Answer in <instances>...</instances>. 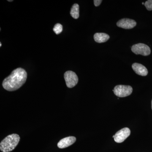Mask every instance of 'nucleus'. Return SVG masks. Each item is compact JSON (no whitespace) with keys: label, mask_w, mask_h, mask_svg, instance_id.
<instances>
[{"label":"nucleus","mask_w":152,"mask_h":152,"mask_svg":"<svg viewBox=\"0 0 152 152\" xmlns=\"http://www.w3.org/2000/svg\"><path fill=\"white\" fill-rule=\"evenodd\" d=\"M27 78L26 72L21 68H18L3 81V88L9 91H16L26 83Z\"/></svg>","instance_id":"1"},{"label":"nucleus","mask_w":152,"mask_h":152,"mask_svg":"<svg viewBox=\"0 0 152 152\" xmlns=\"http://www.w3.org/2000/svg\"><path fill=\"white\" fill-rule=\"evenodd\" d=\"M20 140V137L17 134L9 135L1 142L0 150L3 152H9L15 148Z\"/></svg>","instance_id":"2"},{"label":"nucleus","mask_w":152,"mask_h":152,"mask_svg":"<svg viewBox=\"0 0 152 152\" xmlns=\"http://www.w3.org/2000/svg\"><path fill=\"white\" fill-rule=\"evenodd\" d=\"M114 94L119 97H125L129 96L133 91V88L131 86L118 85L114 88Z\"/></svg>","instance_id":"3"},{"label":"nucleus","mask_w":152,"mask_h":152,"mask_svg":"<svg viewBox=\"0 0 152 152\" xmlns=\"http://www.w3.org/2000/svg\"><path fill=\"white\" fill-rule=\"evenodd\" d=\"M66 85L69 88H72L76 86L78 82V78L75 73L71 71L66 72L64 75Z\"/></svg>","instance_id":"4"},{"label":"nucleus","mask_w":152,"mask_h":152,"mask_svg":"<svg viewBox=\"0 0 152 152\" xmlns=\"http://www.w3.org/2000/svg\"><path fill=\"white\" fill-rule=\"evenodd\" d=\"M132 51L136 55L140 54L143 56H148L151 53L149 47L143 43L134 45L132 47Z\"/></svg>","instance_id":"5"},{"label":"nucleus","mask_w":152,"mask_h":152,"mask_svg":"<svg viewBox=\"0 0 152 152\" xmlns=\"http://www.w3.org/2000/svg\"><path fill=\"white\" fill-rule=\"evenodd\" d=\"M131 134L129 128H124L117 132L114 135V140L117 143H121L127 138Z\"/></svg>","instance_id":"6"},{"label":"nucleus","mask_w":152,"mask_h":152,"mask_svg":"<svg viewBox=\"0 0 152 152\" xmlns=\"http://www.w3.org/2000/svg\"><path fill=\"white\" fill-rule=\"evenodd\" d=\"M137 23L135 21L132 19L124 18L121 19L117 23V26L119 27L130 29L136 26Z\"/></svg>","instance_id":"7"},{"label":"nucleus","mask_w":152,"mask_h":152,"mask_svg":"<svg viewBox=\"0 0 152 152\" xmlns=\"http://www.w3.org/2000/svg\"><path fill=\"white\" fill-rule=\"evenodd\" d=\"M76 138L75 137H66L61 140L58 142V147L59 148L63 149L67 148L71 145L73 144L76 142Z\"/></svg>","instance_id":"8"},{"label":"nucleus","mask_w":152,"mask_h":152,"mask_svg":"<svg viewBox=\"0 0 152 152\" xmlns=\"http://www.w3.org/2000/svg\"><path fill=\"white\" fill-rule=\"evenodd\" d=\"M133 70L135 72L136 74L142 76H145L148 74V71L147 68L138 63H134L132 66Z\"/></svg>","instance_id":"9"},{"label":"nucleus","mask_w":152,"mask_h":152,"mask_svg":"<svg viewBox=\"0 0 152 152\" xmlns=\"http://www.w3.org/2000/svg\"><path fill=\"white\" fill-rule=\"evenodd\" d=\"M110 38L109 35L105 33H97L94 35V39L95 42L99 43L105 42L108 40Z\"/></svg>","instance_id":"10"},{"label":"nucleus","mask_w":152,"mask_h":152,"mask_svg":"<svg viewBox=\"0 0 152 152\" xmlns=\"http://www.w3.org/2000/svg\"><path fill=\"white\" fill-rule=\"evenodd\" d=\"M80 7L78 4H74L72 7L70 11V15L73 18L77 19L80 16Z\"/></svg>","instance_id":"11"},{"label":"nucleus","mask_w":152,"mask_h":152,"mask_svg":"<svg viewBox=\"0 0 152 152\" xmlns=\"http://www.w3.org/2000/svg\"><path fill=\"white\" fill-rule=\"evenodd\" d=\"M53 30L57 35L61 34L63 31L62 25L60 23L56 24L55 25L54 27Z\"/></svg>","instance_id":"12"},{"label":"nucleus","mask_w":152,"mask_h":152,"mask_svg":"<svg viewBox=\"0 0 152 152\" xmlns=\"http://www.w3.org/2000/svg\"><path fill=\"white\" fill-rule=\"evenodd\" d=\"M145 6L147 10L149 11L152 10V0L147 1L145 3Z\"/></svg>","instance_id":"13"},{"label":"nucleus","mask_w":152,"mask_h":152,"mask_svg":"<svg viewBox=\"0 0 152 152\" xmlns=\"http://www.w3.org/2000/svg\"><path fill=\"white\" fill-rule=\"evenodd\" d=\"M94 4L96 7H98L101 4L102 1V0H94Z\"/></svg>","instance_id":"14"},{"label":"nucleus","mask_w":152,"mask_h":152,"mask_svg":"<svg viewBox=\"0 0 152 152\" xmlns=\"http://www.w3.org/2000/svg\"><path fill=\"white\" fill-rule=\"evenodd\" d=\"M8 1L9 2H12V1H13L12 0H10H10H8Z\"/></svg>","instance_id":"15"},{"label":"nucleus","mask_w":152,"mask_h":152,"mask_svg":"<svg viewBox=\"0 0 152 152\" xmlns=\"http://www.w3.org/2000/svg\"><path fill=\"white\" fill-rule=\"evenodd\" d=\"M0 47H1V43H0Z\"/></svg>","instance_id":"16"},{"label":"nucleus","mask_w":152,"mask_h":152,"mask_svg":"<svg viewBox=\"0 0 152 152\" xmlns=\"http://www.w3.org/2000/svg\"><path fill=\"white\" fill-rule=\"evenodd\" d=\"M142 4L143 5H144L145 4V3L143 2L142 3Z\"/></svg>","instance_id":"17"},{"label":"nucleus","mask_w":152,"mask_h":152,"mask_svg":"<svg viewBox=\"0 0 152 152\" xmlns=\"http://www.w3.org/2000/svg\"><path fill=\"white\" fill-rule=\"evenodd\" d=\"M151 107H152V100L151 102Z\"/></svg>","instance_id":"18"}]
</instances>
